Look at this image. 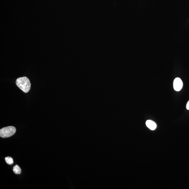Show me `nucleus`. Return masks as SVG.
Wrapping results in <instances>:
<instances>
[{
    "instance_id": "nucleus-1",
    "label": "nucleus",
    "mask_w": 189,
    "mask_h": 189,
    "mask_svg": "<svg viewBox=\"0 0 189 189\" xmlns=\"http://www.w3.org/2000/svg\"><path fill=\"white\" fill-rule=\"evenodd\" d=\"M16 84L24 93H27L30 90L31 83L27 77L24 76L17 78L16 80Z\"/></svg>"
},
{
    "instance_id": "nucleus-2",
    "label": "nucleus",
    "mask_w": 189,
    "mask_h": 189,
    "mask_svg": "<svg viewBox=\"0 0 189 189\" xmlns=\"http://www.w3.org/2000/svg\"><path fill=\"white\" fill-rule=\"evenodd\" d=\"M16 129L13 126H8L0 130V136L3 138L10 137L15 134Z\"/></svg>"
},
{
    "instance_id": "nucleus-3",
    "label": "nucleus",
    "mask_w": 189,
    "mask_h": 189,
    "mask_svg": "<svg viewBox=\"0 0 189 189\" xmlns=\"http://www.w3.org/2000/svg\"><path fill=\"white\" fill-rule=\"evenodd\" d=\"M173 85L174 90L179 92L183 88V82L180 78H176L173 81Z\"/></svg>"
},
{
    "instance_id": "nucleus-4",
    "label": "nucleus",
    "mask_w": 189,
    "mask_h": 189,
    "mask_svg": "<svg viewBox=\"0 0 189 189\" xmlns=\"http://www.w3.org/2000/svg\"><path fill=\"white\" fill-rule=\"evenodd\" d=\"M146 124L147 127L152 130H155L156 128L157 124L155 122L151 120H147L146 122Z\"/></svg>"
},
{
    "instance_id": "nucleus-5",
    "label": "nucleus",
    "mask_w": 189,
    "mask_h": 189,
    "mask_svg": "<svg viewBox=\"0 0 189 189\" xmlns=\"http://www.w3.org/2000/svg\"><path fill=\"white\" fill-rule=\"evenodd\" d=\"M13 171L15 174H20L22 172V170L18 165H16L13 167Z\"/></svg>"
},
{
    "instance_id": "nucleus-6",
    "label": "nucleus",
    "mask_w": 189,
    "mask_h": 189,
    "mask_svg": "<svg viewBox=\"0 0 189 189\" xmlns=\"http://www.w3.org/2000/svg\"><path fill=\"white\" fill-rule=\"evenodd\" d=\"M5 160L6 163L8 164H12L13 163V159L11 157H6L5 158Z\"/></svg>"
},
{
    "instance_id": "nucleus-7",
    "label": "nucleus",
    "mask_w": 189,
    "mask_h": 189,
    "mask_svg": "<svg viewBox=\"0 0 189 189\" xmlns=\"http://www.w3.org/2000/svg\"><path fill=\"white\" fill-rule=\"evenodd\" d=\"M186 108L187 110H189V100L187 103Z\"/></svg>"
}]
</instances>
